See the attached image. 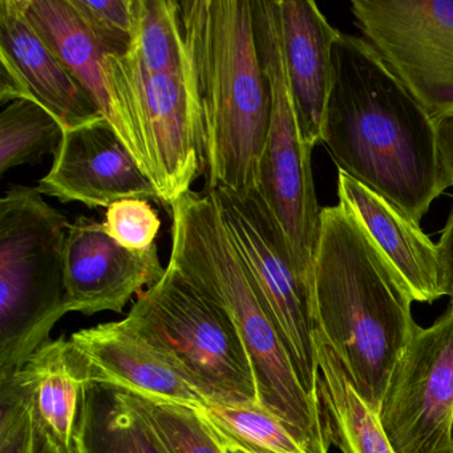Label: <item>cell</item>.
I'll return each mask as SVG.
<instances>
[{"label": "cell", "instance_id": "6da1fadb", "mask_svg": "<svg viewBox=\"0 0 453 453\" xmlns=\"http://www.w3.org/2000/svg\"><path fill=\"white\" fill-rule=\"evenodd\" d=\"M322 144L339 171L418 224L448 189L434 121L360 36L334 44Z\"/></svg>", "mask_w": 453, "mask_h": 453}, {"label": "cell", "instance_id": "7a4b0ae2", "mask_svg": "<svg viewBox=\"0 0 453 453\" xmlns=\"http://www.w3.org/2000/svg\"><path fill=\"white\" fill-rule=\"evenodd\" d=\"M312 293L317 333L379 412L392 370L420 326L404 286L341 203L320 211Z\"/></svg>", "mask_w": 453, "mask_h": 453}, {"label": "cell", "instance_id": "3957f363", "mask_svg": "<svg viewBox=\"0 0 453 453\" xmlns=\"http://www.w3.org/2000/svg\"><path fill=\"white\" fill-rule=\"evenodd\" d=\"M169 264L209 301L227 312L240 331L256 375L262 407L277 416L311 453L331 448L322 407L304 391L264 296L235 248L216 198L180 196L171 206Z\"/></svg>", "mask_w": 453, "mask_h": 453}, {"label": "cell", "instance_id": "277c9868", "mask_svg": "<svg viewBox=\"0 0 453 453\" xmlns=\"http://www.w3.org/2000/svg\"><path fill=\"white\" fill-rule=\"evenodd\" d=\"M206 161V192L258 188L272 88L254 30L253 0H182Z\"/></svg>", "mask_w": 453, "mask_h": 453}, {"label": "cell", "instance_id": "5b68a950", "mask_svg": "<svg viewBox=\"0 0 453 453\" xmlns=\"http://www.w3.org/2000/svg\"><path fill=\"white\" fill-rule=\"evenodd\" d=\"M70 225L38 188L12 185L0 200V376L20 370L70 312L65 285Z\"/></svg>", "mask_w": 453, "mask_h": 453}, {"label": "cell", "instance_id": "8992f818", "mask_svg": "<svg viewBox=\"0 0 453 453\" xmlns=\"http://www.w3.org/2000/svg\"><path fill=\"white\" fill-rule=\"evenodd\" d=\"M209 403L259 404L248 349L221 307L168 264L124 318Z\"/></svg>", "mask_w": 453, "mask_h": 453}, {"label": "cell", "instance_id": "52a82bcc", "mask_svg": "<svg viewBox=\"0 0 453 453\" xmlns=\"http://www.w3.org/2000/svg\"><path fill=\"white\" fill-rule=\"evenodd\" d=\"M102 65L129 152L169 209L206 173L192 63L182 73H150L128 57H105Z\"/></svg>", "mask_w": 453, "mask_h": 453}, {"label": "cell", "instance_id": "ba28073f", "mask_svg": "<svg viewBox=\"0 0 453 453\" xmlns=\"http://www.w3.org/2000/svg\"><path fill=\"white\" fill-rule=\"evenodd\" d=\"M254 30L272 88L269 134L259 166V192L280 222L299 273L312 285L320 211L312 148L304 144L288 89L277 0H253Z\"/></svg>", "mask_w": 453, "mask_h": 453}, {"label": "cell", "instance_id": "9c48e42d", "mask_svg": "<svg viewBox=\"0 0 453 453\" xmlns=\"http://www.w3.org/2000/svg\"><path fill=\"white\" fill-rule=\"evenodd\" d=\"M211 193L235 248L264 296L304 391L320 404L315 346L318 326L311 283L299 273L285 233L259 188L235 190L219 187Z\"/></svg>", "mask_w": 453, "mask_h": 453}, {"label": "cell", "instance_id": "30bf717a", "mask_svg": "<svg viewBox=\"0 0 453 453\" xmlns=\"http://www.w3.org/2000/svg\"><path fill=\"white\" fill-rule=\"evenodd\" d=\"M351 12L432 120L453 112V0H352Z\"/></svg>", "mask_w": 453, "mask_h": 453}, {"label": "cell", "instance_id": "8fae6325", "mask_svg": "<svg viewBox=\"0 0 453 453\" xmlns=\"http://www.w3.org/2000/svg\"><path fill=\"white\" fill-rule=\"evenodd\" d=\"M378 416L395 453H452L453 291L441 317L418 327L397 360Z\"/></svg>", "mask_w": 453, "mask_h": 453}, {"label": "cell", "instance_id": "7c38bea8", "mask_svg": "<svg viewBox=\"0 0 453 453\" xmlns=\"http://www.w3.org/2000/svg\"><path fill=\"white\" fill-rule=\"evenodd\" d=\"M39 192L60 203L110 208L124 198L157 200L152 182L105 118L65 129L54 163Z\"/></svg>", "mask_w": 453, "mask_h": 453}, {"label": "cell", "instance_id": "4fadbf2b", "mask_svg": "<svg viewBox=\"0 0 453 453\" xmlns=\"http://www.w3.org/2000/svg\"><path fill=\"white\" fill-rule=\"evenodd\" d=\"M31 100L63 129L104 118L26 18L20 0H0V105Z\"/></svg>", "mask_w": 453, "mask_h": 453}, {"label": "cell", "instance_id": "5bb4252c", "mask_svg": "<svg viewBox=\"0 0 453 453\" xmlns=\"http://www.w3.org/2000/svg\"><path fill=\"white\" fill-rule=\"evenodd\" d=\"M164 273L156 243L147 250H129L107 234L102 222L81 216L70 225L65 251L68 311L121 312Z\"/></svg>", "mask_w": 453, "mask_h": 453}, {"label": "cell", "instance_id": "9a60e30c", "mask_svg": "<svg viewBox=\"0 0 453 453\" xmlns=\"http://www.w3.org/2000/svg\"><path fill=\"white\" fill-rule=\"evenodd\" d=\"M70 339L88 384H111L155 402L196 411L208 407V400L124 319L81 328Z\"/></svg>", "mask_w": 453, "mask_h": 453}, {"label": "cell", "instance_id": "2e32d148", "mask_svg": "<svg viewBox=\"0 0 453 453\" xmlns=\"http://www.w3.org/2000/svg\"><path fill=\"white\" fill-rule=\"evenodd\" d=\"M339 203L362 225L412 302L434 303L447 296L437 245L420 224L344 172L338 173Z\"/></svg>", "mask_w": 453, "mask_h": 453}, {"label": "cell", "instance_id": "e0dca14e", "mask_svg": "<svg viewBox=\"0 0 453 453\" xmlns=\"http://www.w3.org/2000/svg\"><path fill=\"white\" fill-rule=\"evenodd\" d=\"M288 89L304 144H322L333 81V49L341 31L311 0H277Z\"/></svg>", "mask_w": 453, "mask_h": 453}, {"label": "cell", "instance_id": "ac0fdd59", "mask_svg": "<svg viewBox=\"0 0 453 453\" xmlns=\"http://www.w3.org/2000/svg\"><path fill=\"white\" fill-rule=\"evenodd\" d=\"M14 373L30 396L42 436L52 440L63 453H76L88 380L71 339L60 336L47 342Z\"/></svg>", "mask_w": 453, "mask_h": 453}, {"label": "cell", "instance_id": "d6986e66", "mask_svg": "<svg viewBox=\"0 0 453 453\" xmlns=\"http://www.w3.org/2000/svg\"><path fill=\"white\" fill-rule=\"evenodd\" d=\"M20 4L34 30L88 92L129 150L128 136L103 71L102 52L70 2L20 0Z\"/></svg>", "mask_w": 453, "mask_h": 453}, {"label": "cell", "instance_id": "ffe728a7", "mask_svg": "<svg viewBox=\"0 0 453 453\" xmlns=\"http://www.w3.org/2000/svg\"><path fill=\"white\" fill-rule=\"evenodd\" d=\"M318 395L331 445L342 453H395L378 412L355 389L333 347L315 333Z\"/></svg>", "mask_w": 453, "mask_h": 453}, {"label": "cell", "instance_id": "44dd1931", "mask_svg": "<svg viewBox=\"0 0 453 453\" xmlns=\"http://www.w3.org/2000/svg\"><path fill=\"white\" fill-rule=\"evenodd\" d=\"M76 453H166L128 392L105 383L84 391Z\"/></svg>", "mask_w": 453, "mask_h": 453}, {"label": "cell", "instance_id": "7402d4cb", "mask_svg": "<svg viewBox=\"0 0 453 453\" xmlns=\"http://www.w3.org/2000/svg\"><path fill=\"white\" fill-rule=\"evenodd\" d=\"M134 42L128 58L150 73L190 68L179 0H134Z\"/></svg>", "mask_w": 453, "mask_h": 453}, {"label": "cell", "instance_id": "603a6c76", "mask_svg": "<svg viewBox=\"0 0 453 453\" xmlns=\"http://www.w3.org/2000/svg\"><path fill=\"white\" fill-rule=\"evenodd\" d=\"M221 442L248 453H311L277 416L259 404L209 403L198 411Z\"/></svg>", "mask_w": 453, "mask_h": 453}, {"label": "cell", "instance_id": "cb8c5ba5", "mask_svg": "<svg viewBox=\"0 0 453 453\" xmlns=\"http://www.w3.org/2000/svg\"><path fill=\"white\" fill-rule=\"evenodd\" d=\"M63 127L41 105L15 100L0 113V173L57 153Z\"/></svg>", "mask_w": 453, "mask_h": 453}, {"label": "cell", "instance_id": "d4e9b609", "mask_svg": "<svg viewBox=\"0 0 453 453\" xmlns=\"http://www.w3.org/2000/svg\"><path fill=\"white\" fill-rule=\"evenodd\" d=\"M129 399L150 421L166 453H225L219 440L198 411L155 402L128 392Z\"/></svg>", "mask_w": 453, "mask_h": 453}, {"label": "cell", "instance_id": "484cf974", "mask_svg": "<svg viewBox=\"0 0 453 453\" xmlns=\"http://www.w3.org/2000/svg\"><path fill=\"white\" fill-rule=\"evenodd\" d=\"M103 58H126L134 49V0H68Z\"/></svg>", "mask_w": 453, "mask_h": 453}, {"label": "cell", "instance_id": "4316f807", "mask_svg": "<svg viewBox=\"0 0 453 453\" xmlns=\"http://www.w3.org/2000/svg\"><path fill=\"white\" fill-rule=\"evenodd\" d=\"M43 444L25 387L15 373L0 376V453H41Z\"/></svg>", "mask_w": 453, "mask_h": 453}, {"label": "cell", "instance_id": "83f0119b", "mask_svg": "<svg viewBox=\"0 0 453 453\" xmlns=\"http://www.w3.org/2000/svg\"><path fill=\"white\" fill-rule=\"evenodd\" d=\"M107 234L129 250H147L155 245L161 229L157 211L144 198H124L107 208L104 222Z\"/></svg>", "mask_w": 453, "mask_h": 453}, {"label": "cell", "instance_id": "f1b7e54d", "mask_svg": "<svg viewBox=\"0 0 453 453\" xmlns=\"http://www.w3.org/2000/svg\"><path fill=\"white\" fill-rule=\"evenodd\" d=\"M445 185L453 188V112L434 120Z\"/></svg>", "mask_w": 453, "mask_h": 453}, {"label": "cell", "instance_id": "f546056e", "mask_svg": "<svg viewBox=\"0 0 453 453\" xmlns=\"http://www.w3.org/2000/svg\"><path fill=\"white\" fill-rule=\"evenodd\" d=\"M437 250H439L440 264H441L445 291L449 296L453 291V206L450 209L444 230H442L441 237L437 242Z\"/></svg>", "mask_w": 453, "mask_h": 453}, {"label": "cell", "instance_id": "4dcf8cb0", "mask_svg": "<svg viewBox=\"0 0 453 453\" xmlns=\"http://www.w3.org/2000/svg\"><path fill=\"white\" fill-rule=\"evenodd\" d=\"M41 453H63L62 449L55 444L52 440L44 439L43 447H42Z\"/></svg>", "mask_w": 453, "mask_h": 453}, {"label": "cell", "instance_id": "1f68e13d", "mask_svg": "<svg viewBox=\"0 0 453 453\" xmlns=\"http://www.w3.org/2000/svg\"><path fill=\"white\" fill-rule=\"evenodd\" d=\"M221 445L224 447L225 453H248L241 448L235 447V445L227 444V442H221Z\"/></svg>", "mask_w": 453, "mask_h": 453}, {"label": "cell", "instance_id": "d6a6232c", "mask_svg": "<svg viewBox=\"0 0 453 453\" xmlns=\"http://www.w3.org/2000/svg\"><path fill=\"white\" fill-rule=\"evenodd\" d=\"M449 441H450V449H452V453H453V416H452V421H450Z\"/></svg>", "mask_w": 453, "mask_h": 453}]
</instances>
